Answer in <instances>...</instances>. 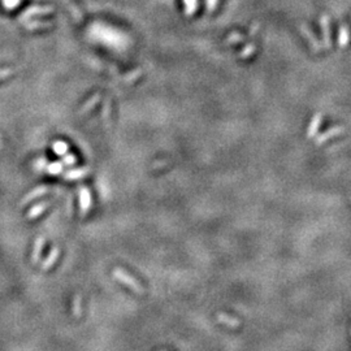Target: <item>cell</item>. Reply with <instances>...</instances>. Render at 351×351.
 <instances>
[{"instance_id":"3957f363","label":"cell","mask_w":351,"mask_h":351,"mask_svg":"<svg viewBox=\"0 0 351 351\" xmlns=\"http://www.w3.org/2000/svg\"><path fill=\"white\" fill-rule=\"evenodd\" d=\"M59 254H60V250H59V247H54L51 250V252H50V255L47 256V259H46L45 261H43L42 264V270L43 271H47L50 270L52 266H54L55 263H56V260H58Z\"/></svg>"},{"instance_id":"6da1fadb","label":"cell","mask_w":351,"mask_h":351,"mask_svg":"<svg viewBox=\"0 0 351 351\" xmlns=\"http://www.w3.org/2000/svg\"><path fill=\"white\" fill-rule=\"evenodd\" d=\"M112 275H113V277H115V280H117V281L121 282V284L126 285L127 288L131 289L134 293H137V294L145 293V289H143L142 285L137 281L133 276H130L127 272H125V271L121 270V268H115V270H113Z\"/></svg>"},{"instance_id":"ffe728a7","label":"cell","mask_w":351,"mask_h":351,"mask_svg":"<svg viewBox=\"0 0 351 351\" xmlns=\"http://www.w3.org/2000/svg\"><path fill=\"white\" fill-rule=\"evenodd\" d=\"M243 39L242 35H239V34H233V35H230V38L228 39V42L232 43V42H241V40Z\"/></svg>"},{"instance_id":"7402d4cb","label":"cell","mask_w":351,"mask_h":351,"mask_svg":"<svg viewBox=\"0 0 351 351\" xmlns=\"http://www.w3.org/2000/svg\"><path fill=\"white\" fill-rule=\"evenodd\" d=\"M252 51H254V46L250 45V46H248V49H246L245 51L242 52V56H243V58H246V55H247V56H248V55L251 54Z\"/></svg>"},{"instance_id":"2e32d148","label":"cell","mask_w":351,"mask_h":351,"mask_svg":"<svg viewBox=\"0 0 351 351\" xmlns=\"http://www.w3.org/2000/svg\"><path fill=\"white\" fill-rule=\"evenodd\" d=\"M73 314H74L76 316H81L82 314L81 297H79V295H77V297L74 298V309H73Z\"/></svg>"},{"instance_id":"52a82bcc","label":"cell","mask_w":351,"mask_h":351,"mask_svg":"<svg viewBox=\"0 0 351 351\" xmlns=\"http://www.w3.org/2000/svg\"><path fill=\"white\" fill-rule=\"evenodd\" d=\"M89 173V168H78V169L69 170L68 173H65V179L67 180H79L82 177H85Z\"/></svg>"},{"instance_id":"7c38bea8","label":"cell","mask_w":351,"mask_h":351,"mask_svg":"<svg viewBox=\"0 0 351 351\" xmlns=\"http://www.w3.org/2000/svg\"><path fill=\"white\" fill-rule=\"evenodd\" d=\"M46 169L50 174H60L63 172V163H59V161L51 163L50 165H46Z\"/></svg>"},{"instance_id":"44dd1931","label":"cell","mask_w":351,"mask_h":351,"mask_svg":"<svg viewBox=\"0 0 351 351\" xmlns=\"http://www.w3.org/2000/svg\"><path fill=\"white\" fill-rule=\"evenodd\" d=\"M207 3H208V9L209 11H213L216 7V4H217V0H207Z\"/></svg>"},{"instance_id":"9c48e42d","label":"cell","mask_w":351,"mask_h":351,"mask_svg":"<svg viewBox=\"0 0 351 351\" xmlns=\"http://www.w3.org/2000/svg\"><path fill=\"white\" fill-rule=\"evenodd\" d=\"M46 191H47V188H46V186H42V188L35 189V190L31 191L30 194H27L26 197L24 198V200H22V204H26L27 202H30V200H33V199H35V198L40 197V195H43V194H45Z\"/></svg>"},{"instance_id":"ac0fdd59","label":"cell","mask_w":351,"mask_h":351,"mask_svg":"<svg viewBox=\"0 0 351 351\" xmlns=\"http://www.w3.org/2000/svg\"><path fill=\"white\" fill-rule=\"evenodd\" d=\"M18 3H20V0H3L4 7L8 9L16 8V7L18 6Z\"/></svg>"},{"instance_id":"4fadbf2b","label":"cell","mask_w":351,"mask_h":351,"mask_svg":"<svg viewBox=\"0 0 351 351\" xmlns=\"http://www.w3.org/2000/svg\"><path fill=\"white\" fill-rule=\"evenodd\" d=\"M321 22H323V30H324V38H325V43H327L328 47H330L332 46V42L329 40V22H328V17L327 16H324L323 17V20H321Z\"/></svg>"},{"instance_id":"8fae6325","label":"cell","mask_w":351,"mask_h":351,"mask_svg":"<svg viewBox=\"0 0 351 351\" xmlns=\"http://www.w3.org/2000/svg\"><path fill=\"white\" fill-rule=\"evenodd\" d=\"M52 149H54L55 154L58 155H65L68 151V145L65 142H63V141H58V142H55L54 146H52Z\"/></svg>"},{"instance_id":"7a4b0ae2","label":"cell","mask_w":351,"mask_h":351,"mask_svg":"<svg viewBox=\"0 0 351 351\" xmlns=\"http://www.w3.org/2000/svg\"><path fill=\"white\" fill-rule=\"evenodd\" d=\"M79 209H81L82 216H85L91 208V194L87 188L79 189Z\"/></svg>"},{"instance_id":"ba28073f","label":"cell","mask_w":351,"mask_h":351,"mask_svg":"<svg viewBox=\"0 0 351 351\" xmlns=\"http://www.w3.org/2000/svg\"><path fill=\"white\" fill-rule=\"evenodd\" d=\"M45 246V237H39V238L35 241V245H34L33 250V261L34 263H38L40 257V252H42V248Z\"/></svg>"},{"instance_id":"9a60e30c","label":"cell","mask_w":351,"mask_h":351,"mask_svg":"<svg viewBox=\"0 0 351 351\" xmlns=\"http://www.w3.org/2000/svg\"><path fill=\"white\" fill-rule=\"evenodd\" d=\"M302 30H303V33L306 34V35H307V38H309V39L311 40V42H312V45L315 46V49H316V50H319V43H318V40H316L315 38H314V34H312V31H311V30H309V29H307V27H306V25H303V26H302Z\"/></svg>"},{"instance_id":"277c9868","label":"cell","mask_w":351,"mask_h":351,"mask_svg":"<svg viewBox=\"0 0 351 351\" xmlns=\"http://www.w3.org/2000/svg\"><path fill=\"white\" fill-rule=\"evenodd\" d=\"M217 321L220 323V324L228 325V327H230V328H237V327H239V325H241V323H239L238 319L232 318V316L227 315V314H218Z\"/></svg>"},{"instance_id":"5b68a950","label":"cell","mask_w":351,"mask_h":351,"mask_svg":"<svg viewBox=\"0 0 351 351\" xmlns=\"http://www.w3.org/2000/svg\"><path fill=\"white\" fill-rule=\"evenodd\" d=\"M343 133V127H339V126H337V127H333V129H330V130H328L327 133H324V134H321L320 137L318 138V145H321V143H324V142H327L329 138H333V137H336V136H339V134H342Z\"/></svg>"},{"instance_id":"8992f818","label":"cell","mask_w":351,"mask_h":351,"mask_svg":"<svg viewBox=\"0 0 351 351\" xmlns=\"http://www.w3.org/2000/svg\"><path fill=\"white\" fill-rule=\"evenodd\" d=\"M47 208H49V203H47V202L38 203V204H35V206H34L33 208L30 209V212L27 213V217H29V218H36V217H38V216L42 215L43 212H45Z\"/></svg>"},{"instance_id":"5bb4252c","label":"cell","mask_w":351,"mask_h":351,"mask_svg":"<svg viewBox=\"0 0 351 351\" xmlns=\"http://www.w3.org/2000/svg\"><path fill=\"white\" fill-rule=\"evenodd\" d=\"M185 6H186V13L193 15L194 11L197 9V0H184Z\"/></svg>"},{"instance_id":"e0dca14e","label":"cell","mask_w":351,"mask_h":351,"mask_svg":"<svg viewBox=\"0 0 351 351\" xmlns=\"http://www.w3.org/2000/svg\"><path fill=\"white\" fill-rule=\"evenodd\" d=\"M346 43H347V29L342 27V29L339 30V45L346 46Z\"/></svg>"},{"instance_id":"30bf717a","label":"cell","mask_w":351,"mask_h":351,"mask_svg":"<svg viewBox=\"0 0 351 351\" xmlns=\"http://www.w3.org/2000/svg\"><path fill=\"white\" fill-rule=\"evenodd\" d=\"M321 118H323V116L321 115H316L315 117H314V120H312L311 125H310L309 127V137H314L316 133H318L319 126L321 125Z\"/></svg>"},{"instance_id":"d6986e66","label":"cell","mask_w":351,"mask_h":351,"mask_svg":"<svg viewBox=\"0 0 351 351\" xmlns=\"http://www.w3.org/2000/svg\"><path fill=\"white\" fill-rule=\"evenodd\" d=\"M63 161L65 165H73V164L76 163V158H74L73 155H67V156H64Z\"/></svg>"}]
</instances>
